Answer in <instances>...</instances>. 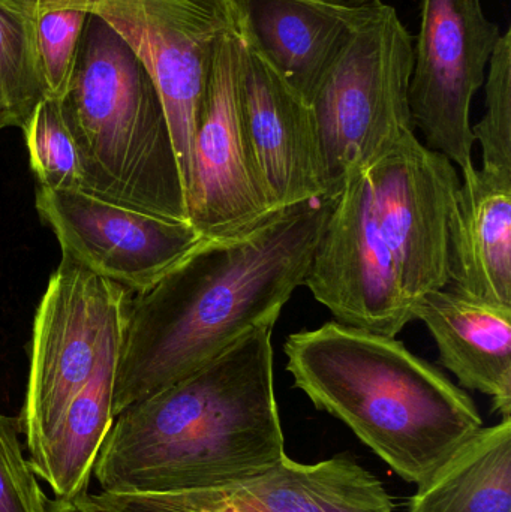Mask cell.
I'll return each mask as SVG.
<instances>
[{"label": "cell", "mask_w": 511, "mask_h": 512, "mask_svg": "<svg viewBox=\"0 0 511 512\" xmlns=\"http://www.w3.org/2000/svg\"><path fill=\"white\" fill-rule=\"evenodd\" d=\"M462 177L449 216V285L511 306V170L474 168Z\"/></svg>", "instance_id": "obj_14"}, {"label": "cell", "mask_w": 511, "mask_h": 512, "mask_svg": "<svg viewBox=\"0 0 511 512\" xmlns=\"http://www.w3.org/2000/svg\"><path fill=\"white\" fill-rule=\"evenodd\" d=\"M35 207L62 254L134 294L155 285L204 239L188 221L116 206L81 191L39 188Z\"/></svg>", "instance_id": "obj_9"}, {"label": "cell", "mask_w": 511, "mask_h": 512, "mask_svg": "<svg viewBox=\"0 0 511 512\" xmlns=\"http://www.w3.org/2000/svg\"><path fill=\"white\" fill-rule=\"evenodd\" d=\"M414 319L428 328L441 366L459 385L491 397L501 420H511V306L440 289L417 301Z\"/></svg>", "instance_id": "obj_15"}, {"label": "cell", "mask_w": 511, "mask_h": 512, "mask_svg": "<svg viewBox=\"0 0 511 512\" xmlns=\"http://www.w3.org/2000/svg\"><path fill=\"white\" fill-rule=\"evenodd\" d=\"M485 114L473 125L482 167L511 170V30L501 33L485 78Z\"/></svg>", "instance_id": "obj_22"}, {"label": "cell", "mask_w": 511, "mask_h": 512, "mask_svg": "<svg viewBox=\"0 0 511 512\" xmlns=\"http://www.w3.org/2000/svg\"><path fill=\"white\" fill-rule=\"evenodd\" d=\"M128 289L62 254L33 319L30 369L21 408L29 457L54 435L66 408L95 372L123 324Z\"/></svg>", "instance_id": "obj_7"}, {"label": "cell", "mask_w": 511, "mask_h": 512, "mask_svg": "<svg viewBox=\"0 0 511 512\" xmlns=\"http://www.w3.org/2000/svg\"><path fill=\"white\" fill-rule=\"evenodd\" d=\"M62 108L80 155L81 192L188 221L158 90L125 39L101 18L87 17L74 83Z\"/></svg>", "instance_id": "obj_5"}, {"label": "cell", "mask_w": 511, "mask_h": 512, "mask_svg": "<svg viewBox=\"0 0 511 512\" xmlns=\"http://www.w3.org/2000/svg\"><path fill=\"white\" fill-rule=\"evenodd\" d=\"M237 96L249 158L270 212L324 198L311 105L242 35Z\"/></svg>", "instance_id": "obj_12"}, {"label": "cell", "mask_w": 511, "mask_h": 512, "mask_svg": "<svg viewBox=\"0 0 511 512\" xmlns=\"http://www.w3.org/2000/svg\"><path fill=\"white\" fill-rule=\"evenodd\" d=\"M455 165L410 135L333 198L306 288L348 327L396 337L417 301L449 286Z\"/></svg>", "instance_id": "obj_2"}, {"label": "cell", "mask_w": 511, "mask_h": 512, "mask_svg": "<svg viewBox=\"0 0 511 512\" xmlns=\"http://www.w3.org/2000/svg\"><path fill=\"white\" fill-rule=\"evenodd\" d=\"M39 188L81 191L83 171L62 102L42 99L21 129Z\"/></svg>", "instance_id": "obj_20"}, {"label": "cell", "mask_w": 511, "mask_h": 512, "mask_svg": "<svg viewBox=\"0 0 511 512\" xmlns=\"http://www.w3.org/2000/svg\"><path fill=\"white\" fill-rule=\"evenodd\" d=\"M500 36V26L486 17L482 0L422 2L410 83L411 119L425 146L458 165L462 176L476 168L471 102L485 84Z\"/></svg>", "instance_id": "obj_8"}, {"label": "cell", "mask_w": 511, "mask_h": 512, "mask_svg": "<svg viewBox=\"0 0 511 512\" xmlns=\"http://www.w3.org/2000/svg\"><path fill=\"white\" fill-rule=\"evenodd\" d=\"M27 0H0V129H23L44 99Z\"/></svg>", "instance_id": "obj_19"}, {"label": "cell", "mask_w": 511, "mask_h": 512, "mask_svg": "<svg viewBox=\"0 0 511 512\" xmlns=\"http://www.w3.org/2000/svg\"><path fill=\"white\" fill-rule=\"evenodd\" d=\"M264 322L197 372L114 418L93 475L116 495L210 489L287 457Z\"/></svg>", "instance_id": "obj_3"}, {"label": "cell", "mask_w": 511, "mask_h": 512, "mask_svg": "<svg viewBox=\"0 0 511 512\" xmlns=\"http://www.w3.org/2000/svg\"><path fill=\"white\" fill-rule=\"evenodd\" d=\"M240 35L216 44L195 129L186 207L189 224L204 239L243 233L272 213L255 177L240 119Z\"/></svg>", "instance_id": "obj_11"}, {"label": "cell", "mask_w": 511, "mask_h": 512, "mask_svg": "<svg viewBox=\"0 0 511 512\" xmlns=\"http://www.w3.org/2000/svg\"><path fill=\"white\" fill-rule=\"evenodd\" d=\"M35 50L44 99L63 102L71 92L80 59L86 12L77 9L33 11Z\"/></svg>", "instance_id": "obj_21"}, {"label": "cell", "mask_w": 511, "mask_h": 512, "mask_svg": "<svg viewBox=\"0 0 511 512\" xmlns=\"http://www.w3.org/2000/svg\"><path fill=\"white\" fill-rule=\"evenodd\" d=\"M417 487L408 512H511V420L482 427Z\"/></svg>", "instance_id": "obj_17"}, {"label": "cell", "mask_w": 511, "mask_h": 512, "mask_svg": "<svg viewBox=\"0 0 511 512\" xmlns=\"http://www.w3.org/2000/svg\"><path fill=\"white\" fill-rule=\"evenodd\" d=\"M90 499L101 512H393L383 483L345 456L312 465L285 457L263 474L210 489Z\"/></svg>", "instance_id": "obj_10"}, {"label": "cell", "mask_w": 511, "mask_h": 512, "mask_svg": "<svg viewBox=\"0 0 511 512\" xmlns=\"http://www.w3.org/2000/svg\"><path fill=\"white\" fill-rule=\"evenodd\" d=\"M20 435L18 417L0 414V512H51Z\"/></svg>", "instance_id": "obj_23"}, {"label": "cell", "mask_w": 511, "mask_h": 512, "mask_svg": "<svg viewBox=\"0 0 511 512\" xmlns=\"http://www.w3.org/2000/svg\"><path fill=\"white\" fill-rule=\"evenodd\" d=\"M51 512H101L93 504L90 495H83L80 498L71 499V501L51 502Z\"/></svg>", "instance_id": "obj_24"}, {"label": "cell", "mask_w": 511, "mask_h": 512, "mask_svg": "<svg viewBox=\"0 0 511 512\" xmlns=\"http://www.w3.org/2000/svg\"><path fill=\"white\" fill-rule=\"evenodd\" d=\"M378 2L351 6L336 0H236L243 38L309 105Z\"/></svg>", "instance_id": "obj_13"}, {"label": "cell", "mask_w": 511, "mask_h": 512, "mask_svg": "<svg viewBox=\"0 0 511 512\" xmlns=\"http://www.w3.org/2000/svg\"><path fill=\"white\" fill-rule=\"evenodd\" d=\"M414 39L378 2L356 27L311 102L324 198L416 134L410 111Z\"/></svg>", "instance_id": "obj_6"}, {"label": "cell", "mask_w": 511, "mask_h": 512, "mask_svg": "<svg viewBox=\"0 0 511 512\" xmlns=\"http://www.w3.org/2000/svg\"><path fill=\"white\" fill-rule=\"evenodd\" d=\"M333 198L269 213L233 236L203 239L129 297L114 373V418L197 372L305 285Z\"/></svg>", "instance_id": "obj_1"}, {"label": "cell", "mask_w": 511, "mask_h": 512, "mask_svg": "<svg viewBox=\"0 0 511 512\" xmlns=\"http://www.w3.org/2000/svg\"><path fill=\"white\" fill-rule=\"evenodd\" d=\"M336 2L345 3L351 6L371 5V3L378 2V0H336Z\"/></svg>", "instance_id": "obj_25"}, {"label": "cell", "mask_w": 511, "mask_h": 512, "mask_svg": "<svg viewBox=\"0 0 511 512\" xmlns=\"http://www.w3.org/2000/svg\"><path fill=\"white\" fill-rule=\"evenodd\" d=\"M123 324L111 334L95 372L71 400L54 435L29 457L57 501L86 495L99 450L114 423L113 391Z\"/></svg>", "instance_id": "obj_16"}, {"label": "cell", "mask_w": 511, "mask_h": 512, "mask_svg": "<svg viewBox=\"0 0 511 512\" xmlns=\"http://www.w3.org/2000/svg\"><path fill=\"white\" fill-rule=\"evenodd\" d=\"M294 387L402 480L422 484L483 427L476 403L395 337L326 322L284 345Z\"/></svg>", "instance_id": "obj_4"}, {"label": "cell", "mask_w": 511, "mask_h": 512, "mask_svg": "<svg viewBox=\"0 0 511 512\" xmlns=\"http://www.w3.org/2000/svg\"><path fill=\"white\" fill-rule=\"evenodd\" d=\"M33 11L77 9L110 20L132 18L213 53L219 39L240 35L236 0H27Z\"/></svg>", "instance_id": "obj_18"}]
</instances>
